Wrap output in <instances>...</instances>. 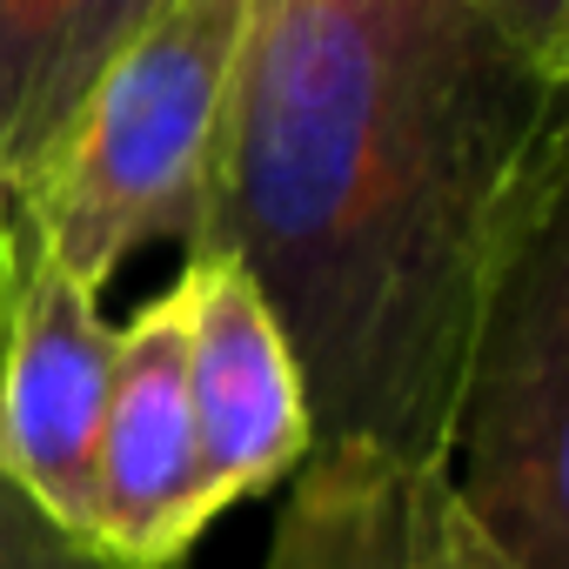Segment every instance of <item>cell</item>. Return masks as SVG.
I'll list each match as a JSON object with an SVG mask.
<instances>
[{"label": "cell", "instance_id": "2", "mask_svg": "<svg viewBox=\"0 0 569 569\" xmlns=\"http://www.w3.org/2000/svg\"><path fill=\"white\" fill-rule=\"evenodd\" d=\"M254 0H154L34 181L28 241L81 289L161 248H201Z\"/></svg>", "mask_w": 569, "mask_h": 569}, {"label": "cell", "instance_id": "8", "mask_svg": "<svg viewBox=\"0 0 569 569\" xmlns=\"http://www.w3.org/2000/svg\"><path fill=\"white\" fill-rule=\"evenodd\" d=\"M154 0H0V281L34 241V181Z\"/></svg>", "mask_w": 569, "mask_h": 569}, {"label": "cell", "instance_id": "10", "mask_svg": "<svg viewBox=\"0 0 569 569\" xmlns=\"http://www.w3.org/2000/svg\"><path fill=\"white\" fill-rule=\"evenodd\" d=\"M469 8L489 14L529 61L569 74V0H469Z\"/></svg>", "mask_w": 569, "mask_h": 569}, {"label": "cell", "instance_id": "6", "mask_svg": "<svg viewBox=\"0 0 569 569\" xmlns=\"http://www.w3.org/2000/svg\"><path fill=\"white\" fill-rule=\"evenodd\" d=\"M188 356H181V296L174 281L114 329L108 409L94 442V522L88 549L114 569H181L208 529Z\"/></svg>", "mask_w": 569, "mask_h": 569}, {"label": "cell", "instance_id": "1", "mask_svg": "<svg viewBox=\"0 0 569 569\" xmlns=\"http://www.w3.org/2000/svg\"><path fill=\"white\" fill-rule=\"evenodd\" d=\"M562 88L469 0H254L201 248L296 349L316 449L449 456L469 316L569 174Z\"/></svg>", "mask_w": 569, "mask_h": 569}, {"label": "cell", "instance_id": "7", "mask_svg": "<svg viewBox=\"0 0 569 569\" xmlns=\"http://www.w3.org/2000/svg\"><path fill=\"white\" fill-rule=\"evenodd\" d=\"M261 569H516L462 509L449 469L389 449H309L274 509Z\"/></svg>", "mask_w": 569, "mask_h": 569}, {"label": "cell", "instance_id": "5", "mask_svg": "<svg viewBox=\"0 0 569 569\" xmlns=\"http://www.w3.org/2000/svg\"><path fill=\"white\" fill-rule=\"evenodd\" d=\"M181 296V356H188V409H194V462L208 516L289 482L309 449V389L296 349L281 336L274 309L241 274V261L194 248L174 274Z\"/></svg>", "mask_w": 569, "mask_h": 569}, {"label": "cell", "instance_id": "9", "mask_svg": "<svg viewBox=\"0 0 569 569\" xmlns=\"http://www.w3.org/2000/svg\"><path fill=\"white\" fill-rule=\"evenodd\" d=\"M0 569H114L68 529H54L41 509H28L8 482H0Z\"/></svg>", "mask_w": 569, "mask_h": 569}, {"label": "cell", "instance_id": "4", "mask_svg": "<svg viewBox=\"0 0 569 569\" xmlns=\"http://www.w3.org/2000/svg\"><path fill=\"white\" fill-rule=\"evenodd\" d=\"M108 356L114 329L101 296L68 268L28 254L0 281V482L74 542L94 522Z\"/></svg>", "mask_w": 569, "mask_h": 569}, {"label": "cell", "instance_id": "3", "mask_svg": "<svg viewBox=\"0 0 569 569\" xmlns=\"http://www.w3.org/2000/svg\"><path fill=\"white\" fill-rule=\"evenodd\" d=\"M542 181L482 274L449 409V482L516 569H569V241Z\"/></svg>", "mask_w": 569, "mask_h": 569}]
</instances>
